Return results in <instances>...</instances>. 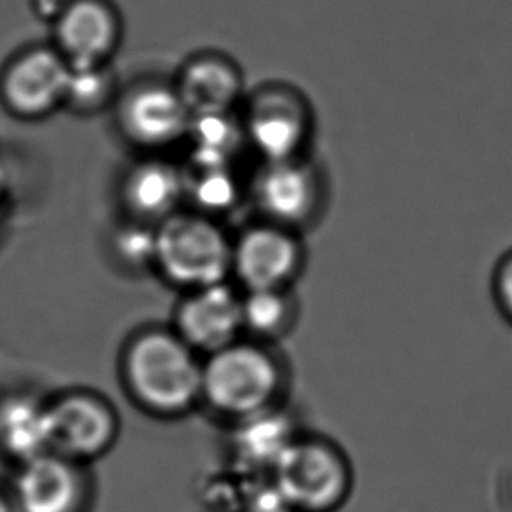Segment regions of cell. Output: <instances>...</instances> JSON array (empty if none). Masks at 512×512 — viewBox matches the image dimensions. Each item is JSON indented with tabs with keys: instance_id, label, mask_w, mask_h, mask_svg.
Segmentation results:
<instances>
[{
	"instance_id": "6da1fadb",
	"label": "cell",
	"mask_w": 512,
	"mask_h": 512,
	"mask_svg": "<svg viewBox=\"0 0 512 512\" xmlns=\"http://www.w3.org/2000/svg\"><path fill=\"white\" fill-rule=\"evenodd\" d=\"M292 512H339L355 490V467L332 437L299 432L272 469Z\"/></svg>"
},
{
	"instance_id": "7a4b0ae2",
	"label": "cell",
	"mask_w": 512,
	"mask_h": 512,
	"mask_svg": "<svg viewBox=\"0 0 512 512\" xmlns=\"http://www.w3.org/2000/svg\"><path fill=\"white\" fill-rule=\"evenodd\" d=\"M288 386L285 363L262 344L232 342L202 367V393L235 420L279 407Z\"/></svg>"
},
{
	"instance_id": "3957f363",
	"label": "cell",
	"mask_w": 512,
	"mask_h": 512,
	"mask_svg": "<svg viewBox=\"0 0 512 512\" xmlns=\"http://www.w3.org/2000/svg\"><path fill=\"white\" fill-rule=\"evenodd\" d=\"M262 220L306 235L325 218L332 200L327 167L313 155L262 162L253 179Z\"/></svg>"
},
{
	"instance_id": "277c9868",
	"label": "cell",
	"mask_w": 512,
	"mask_h": 512,
	"mask_svg": "<svg viewBox=\"0 0 512 512\" xmlns=\"http://www.w3.org/2000/svg\"><path fill=\"white\" fill-rule=\"evenodd\" d=\"M318 114L313 100L293 83L276 81L251 97L244 137L262 162L313 155Z\"/></svg>"
},
{
	"instance_id": "5b68a950",
	"label": "cell",
	"mask_w": 512,
	"mask_h": 512,
	"mask_svg": "<svg viewBox=\"0 0 512 512\" xmlns=\"http://www.w3.org/2000/svg\"><path fill=\"white\" fill-rule=\"evenodd\" d=\"M127 372L137 397L158 411H181L202 393V367L172 335L141 337L128 351Z\"/></svg>"
},
{
	"instance_id": "8992f818",
	"label": "cell",
	"mask_w": 512,
	"mask_h": 512,
	"mask_svg": "<svg viewBox=\"0 0 512 512\" xmlns=\"http://www.w3.org/2000/svg\"><path fill=\"white\" fill-rule=\"evenodd\" d=\"M234 246L211 221L174 216L157 232V260L167 278L195 290L220 285L232 271Z\"/></svg>"
},
{
	"instance_id": "52a82bcc",
	"label": "cell",
	"mask_w": 512,
	"mask_h": 512,
	"mask_svg": "<svg viewBox=\"0 0 512 512\" xmlns=\"http://www.w3.org/2000/svg\"><path fill=\"white\" fill-rule=\"evenodd\" d=\"M306 235L262 220L237 239L232 271L246 292L293 288L306 271Z\"/></svg>"
},
{
	"instance_id": "ba28073f",
	"label": "cell",
	"mask_w": 512,
	"mask_h": 512,
	"mask_svg": "<svg viewBox=\"0 0 512 512\" xmlns=\"http://www.w3.org/2000/svg\"><path fill=\"white\" fill-rule=\"evenodd\" d=\"M71 65L51 51L37 50L11 65L2 93L8 106L22 116H41L65 99Z\"/></svg>"
},
{
	"instance_id": "9c48e42d",
	"label": "cell",
	"mask_w": 512,
	"mask_h": 512,
	"mask_svg": "<svg viewBox=\"0 0 512 512\" xmlns=\"http://www.w3.org/2000/svg\"><path fill=\"white\" fill-rule=\"evenodd\" d=\"M179 330L193 348L218 351L241 332L242 297L225 283L195 290L179 311Z\"/></svg>"
},
{
	"instance_id": "30bf717a",
	"label": "cell",
	"mask_w": 512,
	"mask_h": 512,
	"mask_svg": "<svg viewBox=\"0 0 512 512\" xmlns=\"http://www.w3.org/2000/svg\"><path fill=\"white\" fill-rule=\"evenodd\" d=\"M51 451L83 458L104 451L114 437V418L102 402L69 397L50 407Z\"/></svg>"
},
{
	"instance_id": "8fae6325",
	"label": "cell",
	"mask_w": 512,
	"mask_h": 512,
	"mask_svg": "<svg viewBox=\"0 0 512 512\" xmlns=\"http://www.w3.org/2000/svg\"><path fill=\"white\" fill-rule=\"evenodd\" d=\"M192 114L178 93L165 88H144L128 97L121 123L128 136L146 146H164L185 134Z\"/></svg>"
},
{
	"instance_id": "7c38bea8",
	"label": "cell",
	"mask_w": 512,
	"mask_h": 512,
	"mask_svg": "<svg viewBox=\"0 0 512 512\" xmlns=\"http://www.w3.org/2000/svg\"><path fill=\"white\" fill-rule=\"evenodd\" d=\"M79 477L65 456L46 453L23 462L16 481L22 512H72L79 502Z\"/></svg>"
},
{
	"instance_id": "4fadbf2b",
	"label": "cell",
	"mask_w": 512,
	"mask_h": 512,
	"mask_svg": "<svg viewBox=\"0 0 512 512\" xmlns=\"http://www.w3.org/2000/svg\"><path fill=\"white\" fill-rule=\"evenodd\" d=\"M116 39L113 13L95 0H79L58 23V43L72 65H99L113 51Z\"/></svg>"
},
{
	"instance_id": "5bb4252c",
	"label": "cell",
	"mask_w": 512,
	"mask_h": 512,
	"mask_svg": "<svg viewBox=\"0 0 512 512\" xmlns=\"http://www.w3.org/2000/svg\"><path fill=\"white\" fill-rule=\"evenodd\" d=\"M241 88V76L234 65L207 58L186 69L178 95L193 116L228 113L239 99Z\"/></svg>"
},
{
	"instance_id": "9a60e30c",
	"label": "cell",
	"mask_w": 512,
	"mask_h": 512,
	"mask_svg": "<svg viewBox=\"0 0 512 512\" xmlns=\"http://www.w3.org/2000/svg\"><path fill=\"white\" fill-rule=\"evenodd\" d=\"M0 444L23 462L51 453L50 407L27 397H16L2 404Z\"/></svg>"
},
{
	"instance_id": "2e32d148",
	"label": "cell",
	"mask_w": 512,
	"mask_h": 512,
	"mask_svg": "<svg viewBox=\"0 0 512 512\" xmlns=\"http://www.w3.org/2000/svg\"><path fill=\"white\" fill-rule=\"evenodd\" d=\"M239 423L241 427L237 434V449L242 458L249 465L267 467L271 472L293 439L299 435V430L293 427V421L279 407L249 416Z\"/></svg>"
},
{
	"instance_id": "e0dca14e",
	"label": "cell",
	"mask_w": 512,
	"mask_h": 512,
	"mask_svg": "<svg viewBox=\"0 0 512 512\" xmlns=\"http://www.w3.org/2000/svg\"><path fill=\"white\" fill-rule=\"evenodd\" d=\"M299 316V300L293 288L249 290L242 297V325L265 341L286 337Z\"/></svg>"
},
{
	"instance_id": "ac0fdd59",
	"label": "cell",
	"mask_w": 512,
	"mask_h": 512,
	"mask_svg": "<svg viewBox=\"0 0 512 512\" xmlns=\"http://www.w3.org/2000/svg\"><path fill=\"white\" fill-rule=\"evenodd\" d=\"M125 195L137 214L160 218L176 206L181 195V179L169 165L151 162L130 174Z\"/></svg>"
},
{
	"instance_id": "d6986e66",
	"label": "cell",
	"mask_w": 512,
	"mask_h": 512,
	"mask_svg": "<svg viewBox=\"0 0 512 512\" xmlns=\"http://www.w3.org/2000/svg\"><path fill=\"white\" fill-rule=\"evenodd\" d=\"M190 130L197 143L195 157L200 169L227 167L228 158L234 155L244 137V130L228 116V113L193 116Z\"/></svg>"
},
{
	"instance_id": "ffe728a7",
	"label": "cell",
	"mask_w": 512,
	"mask_h": 512,
	"mask_svg": "<svg viewBox=\"0 0 512 512\" xmlns=\"http://www.w3.org/2000/svg\"><path fill=\"white\" fill-rule=\"evenodd\" d=\"M111 79L99 65H72L65 99L78 109H92L106 100Z\"/></svg>"
},
{
	"instance_id": "44dd1931",
	"label": "cell",
	"mask_w": 512,
	"mask_h": 512,
	"mask_svg": "<svg viewBox=\"0 0 512 512\" xmlns=\"http://www.w3.org/2000/svg\"><path fill=\"white\" fill-rule=\"evenodd\" d=\"M193 193L200 206L220 211L234 204L237 199V185L227 167L202 169V176L193 186Z\"/></svg>"
},
{
	"instance_id": "7402d4cb",
	"label": "cell",
	"mask_w": 512,
	"mask_h": 512,
	"mask_svg": "<svg viewBox=\"0 0 512 512\" xmlns=\"http://www.w3.org/2000/svg\"><path fill=\"white\" fill-rule=\"evenodd\" d=\"M491 297L498 313L512 325V248L500 256L491 272Z\"/></svg>"
},
{
	"instance_id": "603a6c76",
	"label": "cell",
	"mask_w": 512,
	"mask_h": 512,
	"mask_svg": "<svg viewBox=\"0 0 512 512\" xmlns=\"http://www.w3.org/2000/svg\"><path fill=\"white\" fill-rule=\"evenodd\" d=\"M121 256L132 264H144L157 256V234L143 228H128L118 237Z\"/></svg>"
},
{
	"instance_id": "cb8c5ba5",
	"label": "cell",
	"mask_w": 512,
	"mask_h": 512,
	"mask_svg": "<svg viewBox=\"0 0 512 512\" xmlns=\"http://www.w3.org/2000/svg\"><path fill=\"white\" fill-rule=\"evenodd\" d=\"M0 512H11L9 511V505L6 504V500L0 497Z\"/></svg>"
}]
</instances>
